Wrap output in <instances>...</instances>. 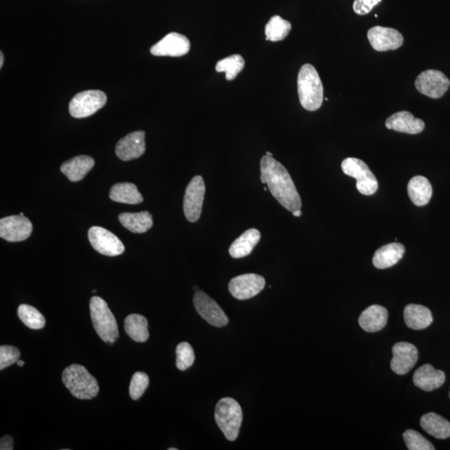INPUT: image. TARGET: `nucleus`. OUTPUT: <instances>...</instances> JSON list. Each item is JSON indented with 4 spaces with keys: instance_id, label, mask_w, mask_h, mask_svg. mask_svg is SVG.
Returning <instances> with one entry per match:
<instances>
[{
    "instance_id": "16",
    "label": "nucleus",
    "mask_w": 450,
    "mask_h": 450,
    "mask_svg": "<svg viewBox=\"0 0 450 450\" xmlns=\"http://www.w3.org/2000/svg\"><path fill=\"white\" fill-rule=\"evenodd\" d=\"M393 359L391 360V369L399 376L408 373L416 364L418 353L416 347L407 342H399L392 349Z\"/></svg>"
},
{
    "instance_id": "20",
    "label": "nucleus",
    "mask_w": 450,
    "mask_h": 450,
    "mask_svg": "<svg viewBox=\"0 0 450 450\" xmlns=\"http://www.w3.org/2000/svg\"><path fill=\"white\" fill-rule=\"evenodd\" d=\"M388 320V311L385 307L371 305L362 312L359 316V324L364 331L376 333L385 327Z\"/></svg>"
},
{
    "instance_id": "30",
    "label": "nucleus",
    "mask_w": 450,
    "mask_h": 450,
    "mask_svg": "<svg viewBox=\"0 0 450 450\" xmlns=\"http://www.w3.org/2000/svg\"><path fill=\"white\" fill-rule=\"evenodd\" d=\"M292 25L279 15L271 18L265 26L266 40L272 42L282 41L291 33Z\"/></svg>"
},
{
    "instance_id": "13",
    "label": "nucleus",
    "mask_w": 450,
    "mask_h": 450,
    "mask_svg": "<svg viewBox=\"0 0 450 450\" xmlns=\"http://www.w3.org/2000/svg\"><path fill=\"white\" fill-rule=\"evenodd\" d=\"M33 226L28 218L12 216L0 220V237L10 242L24 241L32 233Z\"/></svg>"
},
{
    "instance_id": "6",
    "label": "nucleus",
    "mask_w": 450,
    "mask_h": 450,
    "mask_svg": "<svg viewBox=\"0 0 450 450\" xmlns=\"http://www.w3.org/2000/svg\"><path fill=\"white\" fill-rule=\"evenodd\" d=\"M341 168L346 176L353 177L357 181V190L364 195L376 194L378 183L376 177L363 160L347 158L342 162Z\"/></svg>"
},
{
    "instance_id": "8",
    "label": "nucleus",
    "mask_w": 450,
    "mask_h": 450,
    "mask_svg": "<svg viewBox=\"0 0 450 450\" xmlns=\"http://www.w3.org/2000/svg\"><path fill=\"white\" fill-rule=\"evenodd\" d=\"M206 195V185L201 176L193 178L185 190L184 212L186 219L191 223L199 220Z\"/></svg>"
},
{
    "instance_id": "46",
    "label": "nucleus",
    "mask_w": 450,
    "mask_h": 450,
    "mask_svg": "<svg viewBox=\"0 0 450 450\" xmlns=\"http://www.w3.org/2000/svg\"><path fill=\"white\" fill-rule=\"evenodd\" d=\"M449 398H450V392H449Z\"/></svg>"
},
{
    "instance_id": "2",
    "label": "nucleus",
    "mask_w": 450,
    "mask_h": 450,
    "mask_svg": "<svg viewBox=\"0 0 450 450\" xmlns=\"http://www.w3.org/2000/svg\"><path fill=\"white\" fill-rule=\"evenodd\" d=\"M298 93L305 110L316 111L322 106L324 87L313 65L305 64L301 67L298 75Z\"/></svg>"
},
{
    "instance_id": "28",
    "label": "nucleus",
    "mask_w": 450,
    "mask_h": 450,
    "mask_svg": "<svg viewBox=\"0 0 450 450\" xmlns=\"http://www.w3.org/2000/svg\"><path fill=\"white\" fill-rule=\"evenodd\" d=\"M110 198L114 202L128 204H139L144 201L136 185L131 183H119L114 185L110 190Z\"/></svg>"
},
{
    "instance_id": "32",
    "label": "nucleus",
    "mask_w": 450,
    "mask_h": 450,
    "mask_svg": "<svg viewBox=\"0 0 450 450\" xmlns=\"http://www.w3.org/2000/svg\"><path fill=\"white\" fill-rule=\"evenodd\" d=\"M18 315L27 327L32 329H41L46 325V319L34 307L21 305L18 309Z\"/></svg>"
},
{
    "instance_id": "45",
    "label": "nucleus",
    "mask_w": 450,
    "mask_h": 450,
    "mask_svg": "<svg viewBox=\"0 0 450 450\" xmlns=\"http://www.w3.org/2000/svg\"><path fill=\"white\" fill-rule=\"evenodd\" d=\"M20 215L21 216H24V213H20Z\"/></svg>"
},
{
    "instance_id": "11",
    "label": "nucleus",
    "mask_w": 450,
    "mask_h": 450,
    "mask_svg": "<svg viewBox=\"0 0 450 450\" xmlns=\"http://www.w3.org/2000/svg\"><path fill=\"white\" fill-rule=\"evenodd\" d=\"M265 286V279L256 274H245L230 280L229 291L239 300H249L260 293Z\"/></svg>"
},
{
    "instance_id": "36",
    "label": "nucleus",
    "mask_w": 450,
    "mask_h": 450,
    "mask_svg": "<svg viewBox=\"0 0 450 450\" xmlns=\"http://www.w3.org/2000/svg\"><path fill=\"white\" fill-rule=\"evenodd\" d=\"M20 351L11 345L0 347V369L4 371L11 365L17 363L20 358Z\"/></svg>"
},
{
    "instance_id": "38",
    "label": "nucleus",
    "mask_w": 450,
    "mask_h": 450,
    "mask_svg": "<svg viewBox=\"0 0 450 450\" xmlns=\"http://www.w3.org/2000/svg\"><path fill=\"white\" fill-rule=\"evenodd\" d=\"M13 439L11 436H4L0 440V449L12 450L13 448Z\"/></svg>"
},
{
    "instance_id": "40",
    "label": "nucleus",
    "mask_w": 450,
    "mask_h": 450,
    "mask_svg": "<svg viewBox=\"0 0 450 450\" xmlns=\"http://www.w3.org/2000/svg\"><path fill=\"white\" fill-rule=\"evenodd\" d=\"M4 58L3 52H0V68H2L4 65Z\"/></svg>"
},
{
    "instance_id": "15",
    "label": "nucleus",
    "mask_w": 450,
    "mask_h": 450,
    "mask_svg": "<svg viewBox=\"0 0 450 450\" xmlns=\"http://www.w3.org/2000/svg\"><path fill=\"white\" fill-rule=\"evenodd\" d=\"M190 50L188 38L179 33H171L150 48L154 56L180 57L185 55Z\"/></svg>"
},
{
    "instance_id": "10",
    "label": "nucleus",
    "mask_w": 450,
    "mask_h": 450,
    "mask_svg": "<svg viewBox=\"0 0 450 450\" xmlns=\"http://www.w3.org/2000/svg\"><path fill=\"white\" fill-rule=\"evenodd\" d=\"M450 86L446 75L439 70H428L422 72L416 80L418 92L432 99H439Z\"/></svg>"
},
{
    "instance_id": "14",
    "label": "nucleus",
    "mask_w": 450,
    "mask_h": 450,
    "mask_svg": "<svg viewBox=\"0 0 450 450\" xmlns=\"http://www.w3.org/2000/svg\"><path fill=\"white\" fill-rule=\"evenodd\" d=\"M368 39L374 51H395L403 46L404 37L398 30L376 26L368 31Z\"/></svg>"
},
{
    "instance_id": "9",
    "label": "nucleus",
    "mask_w": 450,
    "mask_h": 450,
    "mask_svg": "<svg viewBox=\"0 0 450 450\" xmlns=\"http://www.w3.org/2000/svg\"><path fill=\"white\" fill-rule=\"evenodd\" d=\"M88 240L97 252L106 256H118L124 252V245L117 236L99 226L88 230Z\"/></svg>"
},
{
    "instance_id": "42",
    "label": "nucleus",
    "mask_w": 450,
    "mask_h": 450,
    "mask_svg": "<svg viewBox=\"0 0 450 450\" xmlns=\"http://www.w3.org/2000/svg\"><path fill=\"white\" fill-rule=\"evenodd\" d=\"M194 291H195V292H199V291H199V288H198L197 286L194 287Z\"/></svg>"
},
{
    "instance_id": "39",
    "label": "nucleus",
    "mask_w": 450,
    "mask_h": 450,
    "mask_svg": "<svg viewBox=\"0 0 450 450\" xmlns=\"http://www.w3.org/2000/svg\"><path fill=\"white\" fill-rule=\"evenodd\" d=\"M293 216L296 217H300L302 216L301 209H298V211L292 212Z\"/></svg>"
},
{
    "instance_id": "5",
    "label": "nucleus",
    "mask_w": 450,
    "mask_h": 450,
    "mask_svg": "<svg viewBox=\"0 0 450 450\" xmlns=\"http://www.w3.org/2000/svg\"><path fill=\"white\" fill-rule=\"evenodd\" d=\"M215 418L227 439L234 441L238 438L243 413L237 401L231 398L220 399L216 405Z\"/></svg>"
},
{
    "instance_id": "37",
    "label": "nucleus",
    "mask_w": 450,
    "mask_h": 450,
    "mask_svg": "<svg viewBox=\"0 0 450 450\" xmlns=\"http://www.w3.org/2000/svg\"><path fill=\"white\" fill-rule=\"evenodd\" d=\"M382 0H355L353 10L359 15H368Z\"/></svg>"
},
{
    "instance_id": "22",
    "label": "nucleus",
    "mask_w": 450,
    "mask_h": 450,
    "mask_svg": "<svg viewBox=\"0 0 450 450\" xmlns=\"http://www.w3.org/2000/svg\"><path fill=\"white\" fill-rule=\"evenodd\" d=\"M95 166V160L90 156L79 155L62 164L60 171L70 181L82 180Z\"/></svg>"
},
{
    "instance_id": "19",
    "label": "nucleus",
    "mask_w": 450,
    "mask_h": 450,
    "mask_svg": "<svg viewBox=\"0 0 450 450\" xmlns=\"http://www.w3.org/2000/svg\"><path fill=\"white\" fill-rule=\"evenodd\" d=\"M413 381L420 389L430 392L444 384L445 373L442 371H437L431 364H424L414 373Z\"/></svg>"
},
{
    "instance_id": "4",
    "label": "nucleus",
    "mask_w": 450,
    "mask_h": 450,
    "mask_svg": "<svg viewBox=\"0 0 450 450\" xmlns=\"http://www.w3.org/2000/svg\"><path fill=\"white\" fill-rule=\"evenodd\" d=\"M93 328L102 340L113 345L119 338L117 322L107 303L100 297L93 296L90 302Z\"/></svg>"
},
{
    "instance_id": "35",
    "label": "nucleus",
    "mask_w": 450,
    "mask_h": 450,
    "mask_svg": "<svg viewBox=\"0 0 450 450\" xmlns=\"http://www.w3.org/2000/svg\"><path fill=\"white\" fill-rule=\"evenodd\" d=\"M150 384V378L144 372H136L133 374L131 385H129V395L133 400L139 399Z\"/></svg>"
},
{
    "instance_id": "29",
    "label": "nucleus",
    "mask_w": 450,
    "mask_h": 450,
    "mask_svg": "<svg viewBox=\"0 0 450 450\" xmlns=\"http://www.w3.org/2000/svg\"><path fill=\"white\" fill-rule=\"evenodd\" d=\"M124 329L127 335L138 343H144L148 340L150 337L148 320L140 315L133 314L127 316L124 322Z\"/></svg>"
},
{
    "instance_id": "24",
    "label": "nucleus",
    "mask_w": 450,
    "mask_h": 450,
    "mask_svg": "<svg viewBox=\"0 0 450 450\" xmlns=\"http://www.w3.org/2000/svg\"><path fill=\"white\" fill-rule=\"evenodd\" d=\"M261 238L260 232L256 229H249L236 239L230 247V255L234 258H241L251 255Z\"/></svg>"
},
{
    "instance_id": "21",
    "label": "nucleus",
    "mask_w": 450,
    "mask_h": 450,
    "mask_svg": "<svg viewBox=\"0 0 450 450\" xmlns=\"http://www.w3.org/2000/svg\"><path fill=\"white\" fill-rule=\"evenodd\" d=\"M405 248L402 244L384 245L374 253L373 264L377 269L385 270L395 265L403 258Z\"/></svg>"
},
{
    "instance_id": "27",
    "label": "nucleus",
    "mask_w": 450,
    "mask_h": 450,
    "mask_svg": "<svg viewBox=\"0 0 450 450\" xmlns=\"http://www.w3.org/2000/svg\"><path fill=\"white\" fill-rule=\"evenodd\" d=\"M421 425L427 434L436 439H445L450 437V423L435 413H429L422 416Z\"/></svg>"
},
{
    "instance_id": "26",
    "label": "nucleus",
    "mask_w": 450,
    "mask_h": 450,
    "mask_svg": "<svg viewBox=\"0 0 450 450\" xmlns=\"http://www.w3.org/2000/svg\"><path fill=\"white\" fill-rule=\"evenodd\" d=\"M119 220L124 228L135 234L145 233L153 226V217L148 211L120 213Z\"/></svg>"
},
{
    "instance_id": "31",
    "label": "nucleus",
    "mask_w": 450,
    "mask_h": 450,
    "mask_svg": "<svg viewBox=\"0 0 450 450\" xmlns=\"http://www.w3.org/2000/svg\"><path fill=\"white\" fill-rule=\"evenodd\" d=\"M244 60L239 55H234L225 58L218 62L216 70L217 72L225 73L226 79L231 81L234 80L237 75L241 72L244 68Z\"/></svg>"
},
{
    "instance_id": "41",
    "label": "nucleus",
    "mask_w": 450,
    "mask_h": 450,
    "mask_svg": "<svg viewBox=\"0 0 450 450\" xmlns=\"http://www.w3.org/2000/svg\"><path fill=\"white\" fill-rule=\"evenodd\" d=\"M17 364H18V366L22 367V366H24L25 362L23 360L19 359L17 361Z\"/></svg>"
},
{
    "instance_id": "33",
    "label": "nucleus",
    "mask_w": 450,
    "mask_h": 450,
    "mask_svg": "<svg viewBox=\"0 0 450 450\" xmlns=\"http://www.w3.org/2000/svg\"><path fill=\"white\" fill-rule=\"evenodd\" d=\"M194 352L189 343L182 342L176 348V366L184 371L192 366L194 362Z\"/></svg>"
},
{
    "instance_id": "7",
    "label": "nucleus",
    "mask_w": 450,
    "mask_h": 450,
    "mask_svg": "<svg viewBox=\"0 0 450 450\" xmlns=\"http://www.w3.org/2000/svg\"><path fill=\"white\" fill-rule=\"evenodd\" d=\"M107 96L101 91H86L75 95L70 103V113L74 118L83 119L95 114L105 105Z\"/></svg>"
},
{
    "instance_id": "34",
    "label": "nucleus",
    "mask_w": 450,
    "mask_h": 450,
    "mask_svg": "<svg viewBox=\"0 0 450 450\" xmlns=\"http://www.w3.org/2000/svg\"><path fill=\"white\" fill-rule=\"evenodd\" d=\"M404 440L409 450H435L434 445L417 431L408 430L404 433Z\"/></svg>"
},
{
    "instance_id": "25",
    "label": "nucleus",
    "mask_w": 450,
    "mask_h": 450,
    "mask_svg": "<svg viewBox=\"0 0 450 450\" xmlns=\"http://www.w3.org/2000/svg\"><path fill=\"white\" fill-rule=\"evenodd\" d=\"M433 190L429 180L424 176H416L409 180L408 194L409 199L416 206H425L432 197Z\"/></svg>"
},
{
    "instance_id": "18",
    "label": "nucleus",
    "mask_w": 450,
    "mask_h": 450,
    "mask_svg": "<svg viewBox=\"0 0 450 450\" xmlns=\"http://www.w3.org/2000/svg\"><path fill=\"white\" fill-rule=\"evenodd\" d=\"M386 128L399 133L417 135L424 131L425 124L421 119H416L408 111H401L391 115L385 122Z\"/></svg>"
},
{
    "instance_id": "1",
    "label": "nucleus",
    "mask_w": 450,
    "mask_h": 450,
    "mask_svg": "<svg viewBox=\"0 0 450 450\" xmlns=\"http://www.w3.org/2000/svg\"><path fill=\"white\" fill-rule=\"evenodd\" d=\"M260 180L266 184L274 199L286 209L293 212L301 209L300 194L286 168L270 156L265 155L260 161Z\"/></svg>"
},
{
    "instance_id": "43",
    "label": "nucleus",
    "mask_w": 450,
    "mask_h": 450,
    "mask_svg": "<svg viewBox=\"0 0 450 450\" xmlns=\"http://www.w3.org/2000/svg\"><path fill=\"white\" fill-rule=\"evenodd\" d=\"M266 155L270 156V157H273V154L270 152H266Z\"/></svg>"
},
{
    "instance_id": "12",
    "label": "nucleus",
    "mask_w": 450,
    "mask_h": 450,
    "mask_svg": "<svg viewBox=\"0 0 450 450\" xmlns=\"http://www.w3.org/2000/svg\"><path fill=\"white\" fill-rule=\"evenodd\" d=\"M194 305L198 314L215 327H224L229 322L224 310L216 300L203 291L195 292Z\"/></svg>"
},
{
    "instance_id": "44",
    "label": "nucleus",
    "mask_w": 450,
    "mask_h": 450,
    "mask_svg": "<svg viewBox=\"0 0 450 450\" xmlns=\"http://www.w3.org/2000/svg\"><path fill=\"white\" fill-rule=\"evenodd\" d=\"M177 449H176V448H171V449H168V450H177Z\"/></svg>"
},
{
    "instance_id": "23",
    "label": "nucleus",
    "mask_w": 450,
    "mask_h": 450,
    "mask_svg": "<svg viewBox=\"0 0 450 450\" xmlns=\"http://www.w3.org/2000/svg\"><path fill=\"white\" fill-rule=\"evenodd\" d=\"M404 322L414 331H421L433 323V315L430 309L420 305H409L404 311Z\"/></svg>"
},
{
    "instance_id": "3",
    "label": "nucleus",
    "mask_w": 450,
    "mask_h": 450,
    "mask_svg": "<svg viewBox=\"0 0 450 450\" xmlns=\"http://www.w3.org/2000/svg\"><path fill=\"white\" fill-rule=\"evenodd\" d=\"M62 380L75 398L91 399L99 394L96 378L82 365L72 364L67 367L62 374Z\"/></svg>"
},
{
    "instance_id": "17",
    "label": "nucleus",
    "mask_w": 450,
    "mask_h": 450,
    "mask_svg": "<svg viewBox=\"0 0 450 450\" xmlns=\"http://www.w3.org/2000/svg\"><path fill=\"white\" fill-rule=\"evenodd\" d=\"M145 133L135 131L120 140L116 145L115 153L124 161L141 157L145 152Z\"/></svg>"
}]
</instances>
